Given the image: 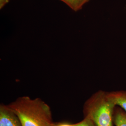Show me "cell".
Wrapping results in <instances>:
<instances>
[{"label":"cell","mask_w":126,"mask_h":126,"mask_svg":"<svg viewBox=\"0 0 126 126\" xmlns=\"http://www.w3.org/2000/svg\"><path fill=\"white\" fill-rule=\"evenodd\" d=\"M7 105L23 126H54L50 106L40 98L22 96Z\"/></svg>","instance_id":"cell-1"},{"label":"cell","mask_w":126,"mask_h":126,"mask_svg":"<svg viewBox=\"0 0 126 126\" xmlns=\"http://www.w3.org/2000/svg\"><path fill=\"white\" fill-rule=\"evenodd\" d=\"M116 107L110 98L108 92L100 90L85 102L84 116L90 119L96 126H113Z\"/></svg>","instance_id":"cell-2"},{"label":"cell","mask_w":126,"mask_h":126,"mask_svg":"<svg viewBox=\"0 0 126 126\" xmlns=\"http://www.w3.org/2000/svg\"><path fill=\"white\" fill-rule=\"evenodd\" d=\"M0 126H23L16 113L8 105H0Z\"/></svg>","instance_id":"cell-3"},{"label":"cell","mask_w":126,"mask_h":126,"mask_svg":"<svg viewBox=\"0 0 126 126\" xmlns=\"http://www.w3.org/2000/svg\"><path fill=\"white\" fill-rule=\"evenodd\" d=\"M108 94L115 105L121 108L126 113V91L110 92H108Z\"/></svg>","instance_id":"cell-4"},{"label":"cell","mask_w":126,"mask_h":126,"mask_svg":"<svg viewBox=\"0 0 126 126\" xmlns=\"http://www.w3.org/2000/svg\"><path fill=\"white\" fill-rule=\"evenodd\" d=\"M113 124L115 126H126V112L118 106H116L114 110Z\"/></svg>","instance_id":"cell-5"},{"label":"cell","mask_w":126,"mask_h":126,"mask_svg":"<svg viewBox=\"0 0 126 126\" xmlns=\"http://www.w3.org/2000/svg\"><path fill=\"white\" fill-rule=\"evenodd\" d=\"M74 11H78L90 0H60Z\"/></svg>","instance_id":"cell-6"},{"label":"cell","mask_w":126,"mask_h":126,"mask_svg":"<svg viewBox=\"0 0 126 126\" xmlns=\"http://www.w3.org/2000/svg\"><path fill=\"white\" fill-rule=\"evenodd\" d=\"M73 125L74 126H96L94 123L90 119L86 117H84L80 122L73 124Z\"/></svg>","instance_id":"cell-7"},{"label":"cell","mask_w":126,"mask_h":126,"mask_svg":"<svg viewBox=\"0 0 126 126\" xmlns=\"http://www.w3.org/2000/svg\"><path fill=\"white\" fill-rule=\"evenodd\" d=\"M54 126H74L73 124L69 122H55Z\"/></svg>","instance_id":"cell-8"},{"label":"cell","mask_w":126,"mask_h":126,"mask_svg":"<svg viewBox=\"0 0 126 126\" xmlns=\"http://www.w3.org/2000/svg\"><path fill=\"white\" fill-rule=\"evenodd\" d=\"M9 1V0H0V9H2Z\"/></svg>","instance_id":"cell-9"}]
</instances>
